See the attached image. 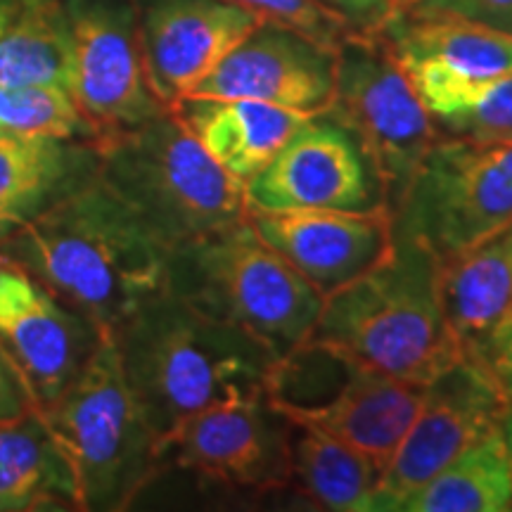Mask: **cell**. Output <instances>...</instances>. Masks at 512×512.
I'll return each mask as SVG.
<instances>
[{"mask_svg":"<svg viewBox=\"0 0 512 512\" xmlns=\"http://www.w3.org/2000/svg\"><path fill=\"white\" fill-rule=\"evenodd\" d=\"M0 249L110 335L166 290L169 249L98 174L0 240Z\"/></svg>","mask_w":512,"mask_h":512,"instance_id":"obj_1","label":"cell"},{"mask_svg":"<svg viewBox=\"0 0 512 512\" xmlns=\"http://www.w3.org/2000/svg\"><path fill=\"white\" fill-rule=\"evenodd\" d=\"M126 380L162 439L216 403L264 394L280 361L259 339L164 290L117 335Z\"/></svg>","mask_w":512,"mask_h":512,"instance_id":"obj_2","label":"cell"},{"mask_svg":"<svg viewBox=\"0 0 512 512\" xmlns=\"http://www.w3.org/2000/svg\"><path fill=\"white\" fill-rule=\"evenodd\" d=\"M311 339L418 387L467 354L441 302L439 261L396 235L382 264L325 297Z\"/></svg>","mask_w":512,"mask_h":512,"instance_id":"obj_3","label":"cell"},{"mask_svg":"<svg viewBox=\"0 0 512 512\" xmlns=\"http://www.w3.org/2000/svg\"><path fill=\"white\" fill-rule=\"evenodd\" d=\"M95 150L102 183L166 249L247 219L245 183L211 159L171 107Z\"/></svg>","mask_w":512,"mask_h":512,"instance_id":"obj_4","label":"cell"},{"mask_svg":"<svg viewBox=\"0 0 512 512\" xmlns=\"http://www.w3.org/2000/svg\"><path fill=\"white\" fill-rule=\"evenodd\" d=\"M38 411L72 467L79 510H126L162 472L159 437L126 380L110 332H102L69 387Z\"/></svg>","mask_w":512,"mask_h":512,"instance_id":"obj_5","label":"cell"},{"mask_svg":"<svg viewBox=\"0 0 512 512\" xmlns=\"http://www.w3.org/2000/svg\"><path fill=\"white\" fill-rule=\"evenodd\" d=\"M166 290L259 339L278 358L313 335L325 302L247 219L169 249Z\"/></svg>","mask_w":512,"mask_h":512,"instance_id":"obj_6","label":"cell"},{"mask_svg":"<svg viewBox=\"0 0 512 512\" xmlns=\"http://www.w3.org/2000/svg\"><path fill=\"white\" fill-rule=\"evenodd\" d=\"M425 387L358 361L344 349L306 339L275 363L266 399L290 425L342 441L387 472L411 430Z\"/></svg>","mask_w":512,"mask_h":512,"instance_id":"obj_7","label":"cell"},{"mask_svg":"<svg viewBox=\"0 0 512 512\" xmlns=\"http://www.w3.org/2000/svg\"><path fill=\"white\" fill-rule=\"evenodd\" d=\"M394 235L418 242L439 264L512 226V143L441 136L392 209Z\"/></svg>","mask_w":512,"mask_h":512,"instance_id":"obj_8","label":"cell"},{"mask_svg":"<svg viewBox=\"0 0 512 512\" xmlns=\"http://www.w3.org/2000/svg\"><path fill=\"white\" fill-rule=\"evenodd\" d=\"M328 112L368 152L394 209L441 133L380 31H351L339 43L335 100Z\"/></svg>","mask_w":512,"mask_h":512,"instance_id":"obj_9","label":"cell"},{"mask_svg":"<svg viewBox=\"0 0 512 512\" xmlns=\"http://www.w3.org/2000/svg\"><path fill=\"white\" fill-rule=\"evenodd\" d=\"M64 10L72 31L69 95L95 143L169 110L147 83L136 0H64Z\"/></svg>","mask_w":512,"mask_h":512,"instance_id":"obj_10","label":"cell"},{"mask_svg":"<svg viewBox=\"0 0 512 512\" xmlns=\"http://www.w3.org/2000/svg\"><path fill=\"white\" fill-rule=\"evenodd\" d=\"M162 470L178 467L202 482L247 494L290 486V422L266 392L216 403L159 439Z\"/></svg>","mask_w":512,"mask_h":512,"instance_id":"obj_11","label":"cell"},{"mask_svg":"<svg viewBox=\"0 0 512 512\" xmlns=\"http://www.w3.org/2000/svg\"><path fill=\"white\" fill-rule=\"evenodd\" d=\"M510 401L494 373L475 354H465L425 387L411 430L387 467L370 512L401 510V503L467 446L501 427Z\"/></svg>","mask_w":512,"mask_h":512,"instance_id":"obj_12","label":"cell"},{"mask_svg":"<svg viewBox=\"0 0 512 512\" xmlns=\"http://www.w3.org/2000/svg\"><path fill=\"white\" fill-rule=\"evenodd\" d=\"M249 211L389 207L382 178L358 138L335 114L306 119L278 155L245 183Z\"/></svg>","mask_w":512,"mask_h":512,"instance_id":"obj_13","label":"cell"},{"mask_svg":"<svg viewBox=\"0 0 512 512\" xmlns=\"http://www.w3.org/2000/svg\"><path fill=\"white\" fill-rule=\"evenodd\" d=\"M380 34L418 91L434 124L470 105L512 72V34L453 17L396 10Z\"/></svg>","mask_w":512,"mask_h":512,"instance_id":"obj_14","label":"cell"},{"mask_svg":"<svg viewBox=\"0 0 512 512\" xmlns=\"http://www.w3.org/2000/svg\"><path fill=\"white\" fill-rule=\"evenodd\" d=\"M100 337L102 330L91 318L64 304L0 249V344L27 377L38 408L69 387Z\"/></svg>","mask_w":512,"mask_h":512,"instance_id":"obj_15","label":"cell"},{"mask_svg":"<svg viewBox=\"0 0 512 512\" xmlns=\"http://www.w3.org/2000/svg\"><path fill=\"white\" fill-rule=\"evenodd\" d=\"M247 221L323 299L373 271L394 249L389 207L249 211Z\"/></svg>","mask_w":512,"mask_h":512,"instance_id":"obj_16","label":"cell"},{"mask_svg":"<svg viewBox=\"0 0 512 512\" xmlns=\"http://www.w3.org/2000/svg\"><path fill=\"white\" fill-rule=\"evenodd\" d=\"M335 74L337 50L261 22L185 98H245L320 114L335 100Z\"/></svg>","mask_w":512,"mask_h":512,"instance_id":"obj_17","label":"cell"},{"mask_svg":"<svg viewBox=\"0 0 512 512\" xmlns=\"http://www.w3.org/2000/svg\"><path fill=\"white\" fill-rule=\"evenodd\" d=\"M261 22L228 0H145L138 36L152 93L176 105Z\"/></svg>","mask_w":512,"mask_h":512,"instance_id":"obj_18","label":"cell"},{"mask_svg":"<svg viewBox=\"0 0 512 512\" xmlns=\"http://www.w3.org/2000/svg\"><path fill=\"white\" fill-rule=\"evenodd\" d=\"M211 159L247 183L313 114L245 98H183L171 105Z\"/></svg>","mask_w":512,"mask_h":512,"instance_id":"obj_19","label":"cell"},{"mask_svg":"<svg viewBox=\"0 0 512 512\" xmlns=\"http://www.w3.org/2000/svg\"><path fill=\"white\" fill-rule=\"evenodd\" d=\"M95 174L93 143L0 133V240Z\"/></svg>","mask_w":512,"mask_h":512,"instance_id":"obj_20","label":"cell"},{"mask_svg":"<svg viewBox=\"0 0 512 512\" xmlns=\"http://www.w3.org/2000/svg\"><path fill=\"white\" fill-rule=\"evenodd\" d=\"M441 302L465 351L482 349L512 320V226L439 264Z\"/></svg>","mask_w":512,"mask_h":512,"instance_id":"obj_21","label":"cell"},{"mask_svg":"<svg viewBox=\"0 0 512 512\" xmlns=\"http://www.w3.org/2000/svg\"><path fill=\"white\" fill-rule=\"evenodd\" d=\"M79 510L72 467L41 411L0 422V512Z\"/></svg>","mask_w":512,"mask_h":512,"instance_id":"obj_22","label":"cell"},{"mask_svg":"<svg viewBox=\"0 0 512 512\" xmlns=\"http://www.w3.org/2000/svg\"><path fill=\"white\" fill-rule=\"evenodd\" d=\"M380 470L342 441L290 425V486L323 510L370 512Z\"/></svg>","mask_w":512,"mask_h":512,"instance_id":"obj_23","label":"cell"},{"mask_svg":"<svg viewBox=\"0 0 512 512\" xmlns=\"http://www.w3.org/2000/svg\"><path fill=\"white\" fill-rule=\"evenodd\" d=\"M512 508V467L501 427L467 446L415 489L406 512H503Z\"/></svg>","mask_w":512,"mask_h":512,"instance_id":"obj_24","label":"cell"},{"mask_svg":"<svg viewBox=\"0 0 512 512\" xmlns=\"http://www.w3.org/2000/svg\"><path fill=\"white\" fill-rule=\"evenodd\" d=\"M72 81V31L64 0H24L0 36V86H57Z\"/></svg>","mask_w":512,"mask_h":512,"instance_id":"obj_25","label":"cell"},{"mask_svg":"<svg viewBox=\"0 0 512 512\" xmlns=\"http://www.w3.org/2000/svg\"><path fill=\"white\" fill-rule=\"evenodd\" d=\"M0 133L95 143L72 95L57 86H0Z\"/></svg>","mask_w":512,"mask_h":512,"instance_id":"obj_26","label":"cell"},{"mask_svg":"<svg viewBox=\"0 0 512 512\" xmlns=\"http://www.w3.org/2000/svg\"><path fill=\"white\" fill-rule=\"evenodd\" d=\"M439 133L475 143H512V72L491 81L470 105L437 124Z\"/></svg>","mask_w":512,"mask_h":512,"instance_id":"obj_27","label":"cell"},{"mask_svg":"<svg viewBox=\"0 0 512 512\" xmlns=\"http://www.w3.org/2000/svg\"><path fill=\"white\" fill-rule=\"evenodd\" d=\"M228 3L252 10L264 22L297 31L330 50H337L339 43L354 31L347 22L325 10L318 0H228Z\"/></svg>","mask_w":512,"mask_h":512,"instance_id":"obj_28","label":"cell"},{"mask_svg":"<svg viewBox=\"0 0 512 512\" xmlns=\"http://www.w3.org/2000/svg\"><path fill=\"white\" fill-rule=\"evenodd\" d=\"M401 10L418 17L465 19L512 34V0H415Z\"/></svg>","mask_w":512,"mask_h":512,"instance_id":"obj_29","label":"cell"},{"mask_svg":"<svg viewBox=\"0 0 512 512\" xmlns=\"http://www.w3.org/2000/svg\"><path fill=\"white\" fill-rule=\"evenodd\" d=\"M325 10L347 22L354 31H382L396 15V0H318Z\"/></svg>","mask_w":512,"mask_h":512,"instance_id":"obj_30","label":"cell"},{"mask_svg":"<svg viewBox=\"0 0 512 512\" xmlns=\"http://www.w3.org/2000/svg\"><path fill=\"white\" fill-rule=\"evenodd\" d=\"M36 399L31 387L12 356L0 344V422L19 418V415L34 411Z\"/></svg>","mask_w":512,"mask_h":512,"instance_id":"obj_31","label":"cell"},{"mask_svg":"<svg viewBox=\"0 0 512 512\" xmlns=\"http://www.w3.org/2000/svg\"><path fill=\"white\" fill-rule=\"evenodd\" d=\"M467 354H475L489 366V370L496 377L498 387L503 389L505 399H508L512 406V320L505 323L482 349L467 351Z\"/></svg>","mask_w":512,"mask_h":512,"instance_id":"obj_32","label":"cell"},{"mask_svg":"<svg viewBox=\"0 0 512 512\" xmlns=\"http://www.w3.org/2000/svg\"><path fill=\"white\" fill-rule=\"evenodd\" d=\"M24 0H0V36H3V31L10 27L12 19L17 17L19 8H22Z\"/></svg>","mask_w":512,"mask_h":512,"instance_id":"obj_33","label":"cell"},{"mask_svg":"<svg viewBox=\"0 0 512 512\" xmlns=\"http://www.w3.org/2000/svg\"><path fill=\"white\" fill-rule=\"evenodd\" d=\"M501 432H503V441L505 448H508V458H510V467H512V406H508L503 420H501Z\"/></svg>","mask_w":512,"mask_h":512,"instance_id":"obj_34","label":"cell"},{"mask_svg":"<svg viewBox=\"0 0 512 512\" xmlns=\"http://www.w3.org/2000/svg\"><path fill=\"white\" fill-rule=\"evenodd\" d=\"M411 3H415V0H396V8H408V5H411Z\"/></svg>","mask_w":512,"mask_h":512,"instance_id":"obj_35","label":"cell"}]
</instances>
